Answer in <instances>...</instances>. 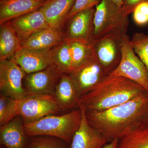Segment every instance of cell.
Segmentation results:
<instances>
[{"mask_svg": "<svg viewBox=\"0 0 148 148\" xmlns=\"http://www.w3.org/2000/svg\"><path fill=\"white\" fill-rule=\"evenodd\" d=\"M89 124L110 143L148 127V90L126 103L106 110H86Z\"/></svg>", "mask_w": 148, "mask_h": 148, "instance_id": "1", "label": "cell"}, {"mask_svg": "<svg viewBox=\"0 0 148 148\" xmlns=\"http://www.w3.org/2000/svg\"><path fill=\"white\" fill-rule=\"evenodd\" d=\"M145 88L123 77L108 75L92 89L82 95L78 103L86 110H106L134 99L145 92Z\"/></svg>", "mask_w": 148, "mask_h": 148, "instance_id": "2", "label": "cell"}, {"mask_svg": "<svg viewBox=\"0 0 148 148\" xmlns=\"http://www.w3.org/2000/svg\"><path fill=\"white\" fill-rule=\"evenodd\" d=\"M81 120V111L78 107L77 110L62 115H50L24 123V129L28 136H50L71 144Z\"/></svg>", "mask_w": 148, "mask_h": 148, "instance_id": "3", "label": "cell"}, {"mask_svg": "<svg viewBox=\"0 0 148 148\" xmlns=\"http://www.w3.org/2000/svg\"><path fill=\"white\" fill-rule=\"evenodd\" d=\"M93 22V41L108 37L121 38L127 34L129 25L128 16L110 0H101L96 6Z\"/></svg>", "mask_w": 148, "mask_h": 148, "instance_id": "4", "label": "cell"}, {"mask_svg": "<svg viewBox=\"0 0 148 148\" xmlns=\"http://www.w3.org/2000/svg\"><path fill=\"white\" fill-rule=\"evenodd\" d=\"M121 58L117 67L109 75L126 78L148 90V73L145 66L136 55L130 44L128 35L121 39Z\"/></svg>", "mask_w": 148, "mask_h": 148, "instance_id": "5", "label": "cell"}, {"mask_svg": "<svg viewBox=\"0 0 148 148\" xmlns=\"http://www.w3.org/2000/svg\"><path fill=\"white\" fill-rule=\"evenodd\" d=\"M26 73L14 60L13 57L0 61L1 94L20 100L28 95L23 87L22 80Z\"/></svg>", "mask_w": 148, "mask_h": 148, "instance_id": "6", "label": "cell"}, {"mask_svg": "<svg viewBox=\"0 0 148 148\" xmlns=\"http://www.w3.org/2000/svg\"><path fill=\"white\" fill-rule=\"evenodd\" d=\"M54 95H28L19 100V113L24 123L36 121L61 110Z\"/></svg>", "mask_w": 148, "mask_h": 148, "instance_id": "7", "label": "cell"}, {"mask_svg": "<svg viewBox=\"0 0 148 148\" xmlns=\"http://www.w3.org/2000/svg\"><path fill=\"white\" fill-rule=\"evenodd\" d=\"M108 75L95 54L86 63L69 74L81 97L95 87Z\"/></svg>", "mask_w": 148, "mask_h": 148, "instance_id": "8", "label": "cell"}, {"mask_svg": "<svg viewBox=\"0 0 148 148\" xmlns=\"http://www.w3.org/2000/svg\"><path fill=\"white\" fill-rule=\"evenodd\" d=\"M62 74L55 64L25 77V88L28 95H54L56 87Z\"/></svg>", "mask_w": 148, "mask_h": 148, "instance_id": "9", "label": "cell"}, {"mask_svg": "<svg viewBox=\"0 0 148 148\" xmlns=\"http://www.w3.org/2000/svg\"><path fill=\"white\" fill-rule=\"evenodd\" d=\"M14 60L27 74L44 70L53 64L52 50L21 47L12 56Z\"/></svg>", "mask_w": 148, "mask_h": 148, "instance_id": "10", "label": "cell"}, {"mask_svg": "<svg viewBox=\"0 0 148 148\" xmlns=\"http://www.w3.org/2000/svg\"><path fill=\"white\" fill-rule=\"evenodd\" d=\"M121 39L108 37L92 42L95 56L108 75L116 69L121 60Z\"/></svg>", "mask_w": 148, "mask_h": 148, "instance_id": "11", "label": "cell"}, {"mask_svg": "<svg viewBox=\"0 0 148 148\" xmlns=\"http://www.w3.org/2000/svg\"><path fill=\"white\" fill-rule=\"evenodd\" d=\"M82 113L79 127L74 135L70 148H102L108 143L102 134L91 126L87 121L84 106L78 103Z\"/></svg>", "mask_w": 148, "mask_h": 148, "instance_id": "12", "label": "cell"}, {"mask_svg": "<svg viewBox=\"0 0 148 148\" xmlns=\"http://www.w3.org/2000/svg\"><path fill=\"white\" fill-rule=\"evenodd\" d=\"M95 11L94 8L82 11L69 19L66 38L92 43Z\"/></svg>", "mask_w": 148, "mask_h": 148, "instance_id": "13", "label": "cell"}, {"mask_svg": "<svg viewBox=\"0 0 148 148\" xmlns=\"http://www.w3.org/2000/svg\"><path fill=\"white\" fill-rule=\"evenodd\" d=\"M9 23L18 34L22 44L36 32L50 28L40 9L14 18Z\"/></svg>", "mask_w": 148, "mask_h": 148, "instance_id": "14", "label": "cell"}, {"mask_svg": "<svg viewBox=\"0 0 148 148\" xmlns=\"http://www.w3.org/2000/svg\"><path fill=\"white\" fill-rule=\"evenodd\" d=\"M76 0H46L40 8L50 28L59 30L68 20Z\"/></svg>", "mask_w": 148, "mask_h": 148, "instance_id": "15", "label": "cell"}, {"mask_svg": "<svg viewBox=\"0 0 148 148\" xmlns=\"http://www.w3.org/2000/svg\"><path fill=\"white\" fill-rule=\"evenodd\" d=\"M46 0H1V25L9 20L39 9Z\"/></svg>", "mask_w": 148, "mask_h": 148, "instance_id": "16", "label": "cell"}, {"mask_svg": "<svg viewBox=\"0 0 148 148\" xmlns=\"http://www.w3.org/2000/svg\"><path fill=\"white\" fill-rule=\"evenodd\" d=\"M18 116L1 126L0 143L6 148H26L27 145L24 121Z\"/></svg>", "mask_w": 148, "mask_h": 148, "instance_id": "17", "label": "cell"}, {"mask_svg": "<svg viewBox=\"0 0 148 148\" xmlns=\"http://www.w3.org/2000/svg\"><path fill=\"white\" fill-rule=\"evenodd\" d=\"M54 96L60 108L63 110L78 107L81 97L73 80L66 74L61 75Z\"/></svg>", "mask_w": 148, "mask_h": 148, "instance_id": "18", "label": "cell"}, {"mask_svg": "<svg viewBox=\"0 0 148 148\" xmlns=\"http://www.w3.org/2000/svg\"><path fill=\"white\" fill-rule=\"evenodd\" d=\"M64 40L59 30L48 28L32 34L22 43L21 47L30 49H49Z\"/></svg>", "mask_w": 148, "mask_h": 148, "instance_id": "19", "label": "cell"}, {"mask_svg": "<svg viewBox=\"0 0 148 148\" xmlns=\"http://www.w3.org/2000/svg\"><path fill=\"white\" fill-rule=\"evenodd\" d=\"M22 42L9 23L1 25L0 30V61L11 57L21 47Z\"/></svg>", "mask_w": 148, "mask_h": 148, "instance_id": "20", "label": "cell"}, {"mask_svg": "<svg viewBox=\"0 0 148 148\" xmlns=\"http://www.w3.org/2000/svg\"><path fill=\"white\" fill-rule=\"evenodd\" d=\"M53 64L62 74H69L72 71V56L70 40L65 38L52 50Z\"/></svg>", "mask_w": 148, "mask_h": 148, "instance_id": "21", "label": "cell"}, {"mask_svg": "<svg viewBox=\"0 0 148 148\" xmlns=\"http://www.w3.org/2000/svg\"><path fill=\"white\" fill-rule=\"evenodd\" d=\"M70 46L72 71L86 63L95 54L92 43H91L70 40Z\"/></svg>", "mask_w": 148, "mask_h": 148, "instance_id": "22", "label": "cell"}, {"mask_svg": "<svg viewBox=\"0 0 148 148\" xmlns=\"http://www.w3.org/2000/svg\"><path fill=\"white\" fill-rule=\"evenodd\" d=\"M117 148H148V127L135 130L120 138Z\"/></svg>", "mask_w": 148, "mask_h": 148, "instance_id": "23", "label": "cell"}, {"mask_svg": "<svg viewBox=\"0 0 148 148\" xmlns=\"http://www.w3.org/2000/svg\"><path fill=\"white\" fill-rule=\"evenodd\" d=\"M19 100L5 96H0V125L1 126L8 123L19 113Z\"/></svg>", "mask_w": 148, "mask_h": 148, "instance_id": "24", "label": "cell"}, {"mask_svg": "<svg viewBox=\"0 0 148 148\" xmlns=\"http://www.w3.org/2000/svg\"><path fill=\"white\" fill-rule=\"evenodd\" d=\"M130 43L148 73V35L143 33H135L130 39Z\"/></svg>", "mask_w": 148, "mask_h": 148, "instance_id": "25", "label": "cell"}, {"mask_svg": "<svg viewBox=\"0 0 148 148\" xmlns=\"http://www.w3.org/2000/svg\"><path fill=\"white\" fill-rule=\"evenodd\" d=\"M31 137L26 148H69L68 143L58 138L47 136Z\"/></svg>", "mask_w": 148, "mask_h": 148, "instance_id": "26", "label": "cell"}, {"mask_svg": "<svg viewBox=\"0 0 148 148\" xmlns=\"http://www.w3.org/2000/svg\"><path fill=\"white\" fill-rule=\"evenodd\" d=\"M133 20L138 26H145L148 24V3H142L133 11Z\"/></svg>", "mask_w": 148, "mask_h": 148, "instance_id": "27", "label": "cell"}, {"mask_svg": "<svg viewBox=\"0 0 148 148\" xmlns=\"http://www.w3.org/2000/svg\"><path fill=\"white\" fill-rule=\"evenodd\" d=\"M101 0H76L73 7L68 16L71 19L74 15L82 11L93 8L101 2Z\"/></svg>", "mask_w": 148, "mask_h": 148, "instance_id": "28", "label": "cell"}, {"mask_svg": "<svg viewBox=\"0 0 148 148\" xmlns=\"http://www.w3.org/2000/svg\"><path fill=\"white\" fill-rule=\"evenodd\" d=\"M147 2L148 0H122L121 10L125 16H128L133 12L136 7L142 3Z\"/></svg>", "mask_w": 148, "mask_h": 148, "instance_id": "29", "label": "cell"}, {"mask_svg": "<svg viewBox=\"0 0 148 148\" xmlns=\"http://www.w3.org/2000/svg\"><path fill=\"white\" fill-rule=\"evenodd\" d=\"M118 140H114L112 142L107 143L102 148H117Z\"/></svg>", "mask_w": 148, "mask_h": 148, "instance_id": "30", "label": "cell"}, {"mask_svg": "<svg viewBox=\"0 0 148 148\" xmlns=\"http://www.w3.org/2000/svg\"><path fill=\"white\" fill-rule=\"evenodd\" d=\"M110 1L114 3L120 9H121L122 0H110Z\"/></svg>", "mask_w": 148, "mask_h": 148, "instance_id": "31", "label": "cell"}]
</instances>
